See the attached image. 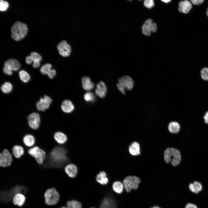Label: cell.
I'll use <instances>...</instances> for the list:
<instances>
[{"label":"cell","instance_id":"obj_23","mask_svg":"<svg viewBox=\"0 0 208 208\" xmlns=\"http://www.w3.org/2000/svg\"><path fill=\"white\" fill-rule=\"evenodd\" d=\"M168 128L170 133H176L179 131L180 126L178 122L176 121H172L169 124Z\"/></svg>","mask_w":208,"mask_h":208},{"label":"cell","instance_id":"obj_43","mask_svg":"<svg viewBox=\"0 0 208 208\" xmlns=\"http://www.w3.org/2000/svg\"><path fill=\"white\" fill-rule=\"evenodd\" d=\"M153 23V22L152 20L150 18L146 20L145 21L143 25L150 27Z\"/></svg>","mask_w":208,"mask_h":208},{"label":"cell","instance_id":"obj_13","mask_svg":"<svg viewBox=\"0 0 208 208\" xmlns=\"http://www.w3.org/2000/svg\"><path fill=\"white\" fill-rule=\"evenodd\" d=\"M107 91V88L105 83L102 81L99 82L95 89L96 94L99 97L103 98L105 96Z\"/></svg>","mask_w":208,"mask_h":208},{"label":"cell","instance_id":"obj_22","mask_svg":"<svg viewBox=\"0 0 208 208\" xmlns=\"http://www.w3.org/2000/svg\"><path fill=\"white\" fill-rule=\"evenodd\" d=\"M23 142L24 144L28 147L33 146L35 143L34 137L31 134H27L23 138Z\"/></svg>","mask_w":208,"mask_h":208},{"label":"cell","instance_id":"obj_24","mask_svg":"<svg viewBox=\"0 0 208 208\" xmlns=\"http://www.w3.org/2000/svg\"><path fill=\"white\" fill-rule=\"evenodd\" d=\"M189 187L190 191L196 194H198L202 189V186L201 183L197 181L194 182L193 183L190 184Z\"/></svg>","mask_w":208,"mask_h":208},{"label":"cell","instance_id":"obj_2","mask_svg":"<svg viewBox=\"0 0 208 208\" xmlns=\"http://www.w3.org/2000/svg\"><path fill=\"white\" fill-rule=\"evenodd\" d=\"M164 158L166 163L170 162L172 166H176L179 164L181 161L180 153L175 148H168L164 151Z\"/></svg>","mask_w":208,"mask_h":208},{"label":"cell","instance_id":"obj_31","mask_svg":"<svg viewBox=\"0 0 208 208\" xmlns=\"http://www.w3.org/2000/svg\"><path fill=\"white\" fill-rule=\"evenodd\" d=\"M52 66L49 63L43 65L41 67L40 71L41 73L43 75L47 74L48 73L51 69Z\"/></svg>","mask_w":208,"mask_h":208},{"label":"cell","instance_id":"obj_48","mask_svg":"<svg viewBox=\"0 0 208 208\" xmlns=\"http://www.w3.org/2000/svg\"><path fill=\"white\" fill-rule=\"evenodd\" d=\"M170 0H161V1L165 3H168L171 1Z\"/></svg>","mask_w":208,"mask_h":208},{"label":"cell","instance_id":"obj_16","mask_svg":"<svg viewBox=\"0 0 208 208\" xmlns=\"http://www.w3.org/2000/svg\"><path fill=\"white\" fill-rule=\"evenodd\" d=\"M61 108L64 112L68 113L73 111L74 106L71 101L68 100H65L62 102Z\"/></svg>","mask_w":208,"mask_h":208},{"label":"cell","instance_id":"obj_46","mask_svg":"<svg viewBox=\"0 0 208 208\" xmlns=\"http://www.w3.org/2000/svg\"><path fill=\"white\" fill-rule=\"evenodd\" d=\"M203 118L206 124H208V111L205 113Z\"/></svg>","mask_w":208,"mask_h":208},{"label":"cell","instance_id":"obj_30","mask_svg":"<svg viewBox=\"0 0 208 208\" xmlns=\"http://www.w3.org/2000/svg\"><path fill=\"white\" fill-rule=\"evenodd\" d=\"M12 86L9 82H5L1 87V89L2 91L5 93L10 92L12 89Z\"/></svg>","mask_w":208,"mask_h":208},{"label":"cell","instance_id":"obj_6","mask_svg":"<svg viewBox=\"0 0 208 208\" xmlns=\"http://www.w3.org/2000/svg\"><path fill=\"white\" fill-rule=\"evenodd\" d=\"M28 153L34 157L37 162L40 164L43 163L46 157L45 151L37 146L29 149L28 150Z\"/></svg>","mask_w":208,"mask_h":208},{"label":"cell","instance_id":"obj_28","mask_svg":"<svg viewBox=\"0 0 208 208\" xmlns=\"http://www.w3.org/2000/svg\"><path fill=\"white\" fill-rule=\"evenodd\" d=\"M20 78L22 81L25 83L28 82L30 80V77L29 75L24 70L20 71L19 73Z\"/></svg>","mask_w":208,"mask_h":208},{"label":"cell","instance_id":"obj_19","mask_svg":"<svg viewBox=\"0 0 208 208\" xmlns=\"http://www.w3.org/2000/svg\"><path fill=\"white\" fill-rule=\"evenodd\" d=\"M129 151L130 153L132 155H139L140 153V144L136 142H133L129 146Z\"/></svg>","mask_w":208,"mask_h":208},{"label":"cell","instance_id":"obj_18","mask_svg":"<svg viewBox=\"0 0 208 208\" xmlns=\"http://www.w3.org/2000/svg\"><path fill=\"white\" fill-rule=\"evenodd\" d=\"M82 86L85 90L89 91L93 88L94 84L91 80L90 78L88 76L83 77L81 79Z\"/></svg>","mask_w":208,"mask_h":208},{"label":"cell","instance_id":"obj_20","mask_svg":"<svg viewBox=\"0 0 208 208\" xmlns=\"http://www.w3.org/2000/svg\"><path fill=\"white\" fill-rule=\"evenodd\" d=\"M25 200V196L21 193L15 194L13 198V202L15 205L21 206L23 205Z\"/></svg>","mask_w":208,"mask_h":208},{"label":"cell","instance_id":"obj_32","mask_svg":"<svg viewBox=\"0 0 208 208\" xmlns=\"http://www.w3.org/2000/svg\"><path fill=\"white\" fill-rule=\"evenodd\" d=\"M84 99L86 102H93L95 100V96L92 92H88L84 94Z\"/></svg>","mask_w":208,"mask_h":208},{"label":"cell","instance_id":"obj_8","mask_svg":"<svg viewBox=\"0 0 208 208\" xmlns=\"http://www.w3.org/2000/svg\"><path fill=\"white\" fill-rule=\"evenodd\" d=\"M28 123L32 129H36L39 127L40 121V115L38 113L34 112L28 117Z\"/></svg>","mask_w":208,"mask_h":208},{"label":"cell","instance_id":"obj_11","mask_svg":"<svg viewBox=\"0 0 208 208\" xmlns=\"http://www.w3.org/2000/svg\"><path fill=\"white\" fill-rule=\"evenodd\" d=\"M118 82L122 84L125 89L128 90H131L133 87V80L129 76L125 75L120 77L118 79Z\"/></svg>","mask_w":208,"mask_h":208},{"label":"cell","instance_id":"obj_1","mask_svg":"<svg viewBox=\"0 0 208 208\" xmlns=\"http://www.w3.org/2000/svg\"><path fill=\"white\" fill-rule=\"evenodd\" d=\"M49 159L50 166L55 167L62 166L68 161L66 150L62 147H55L50 153Z\"/></svg>","mask_w":208,"mask_h":208},{"label":"cell","instance_id":"obj_37","mask_svg":"<svg viewBox=\"0 0 208 208\" xmlns=\"http://www.w3.org/2000/svg\"><path fill=\"white\" fill-rule=\"evenodd\" d=\"M144 6L148 8H151L154 5V1L153 0H145L144 2Z\"/></svg>","mask_w":208,"mask_h":208},{"label":"cell","instance_id":"obj_5","mask_svg":"<svg viewBox=\"0 0 208 208\" xmlns=\"http://www.w3.org/2000/svg\"><path fill=\"white\" fill-rule=\"evenodd\" d=\"M45 202L48 205L56 204L58 202L60 196L56 189L51 188L47 190L44 194Z\"/></svg>","mask_w":208,"mask_h":208},{"label":"cell","instance_id":"obj_21","mask_svg":"<svg viewBox=\"0 0 208 208\" xmlns=\"http://www.w3.org/2000/svg\"><path fill=\"white\" fill-rule=\"evenodd\" d=\"M54 138L55 141L60 144L65 143L67 140L66 135L60 131L57 132L54 134Z\"/></svg>","mask_w":208,"mask_h":208},{"label":"cell","instance_id":"obj_51","mask_svg":"<svg viewBox=\"0 0 208 208\" xmlns=\"http://www.w3.org/2000/svg\"><path fill=\"white\" fill-rule=\"evenodd\" d=\"M60 208H66L65 207H62Z\"/></svg>","mask_w":208,"mask_h":208},{"label":"cell","instance_id":"obj_15","mask_svg":"<svg viewBox=\"0 0 208 208\" xmlns=\"http://www.w3.org/2000/svg\"><path fill=\"white\" fill-rule=\"evenodd\" d=\"M100 208H116L115 201L111 197H106L102 201Z\"/></svg>","mask_w":208,"mask_h":208},{"label":"cell","instance_id":"obj_42","mask_svg":"<svg viewBox=\"0 0 208 208\" xmlns=\"http://www.w3.org/2000/svg\"><path fill=\"white\" fill-rule=\"evenodd\" d=\"M204 1L203 0H191V2L194 5H199L203 3Z\"/></svg>","mask_w":208,"mask_h":208},{"label":"cell","instance_id":"obj_27","mask_svg":"<svg viewBox=\"0 0 208 208\" xmlns=\"http://www.w3.org/2000/svg\"><path fill=\"white\" fill-rule=\"evenodd\" d=\"M112 187L115 192L120 194L122 192L124 186L123 183L121 182L116 181L113 183Z\"/></svg>","mask_w":208,"mask_h":208},{"label":"cell","instance_id":"obj_49","mask_svg":"<svg viewBox=\"0 0 208 208\" xmlns=\"http://www.w3.org/2000/svg\"><path fill=\"white\" fill-rule=\"evenodd\" d=\"M151 208H161L158 206H155Z\"/></svg>","mask_w":208,"mask_h":208},{"label":"cell","instance_id":"obj_41","mask_svg":"<svg viewBox=\"0 0 208 208\" xmlns=\"http://www.w3.org/2000/svg\"><path fill=\"white\" fill-rule=\"evenodd\" d=\"M56 74L55 70L53 69H51L47 74L49 77L50 79H52L54 77Z\"/></svg>","mask_w":208,"mask_h":208},{"label":"cell","instance_id":"obj_34","mask_svg":"<svg viewBox=\"0 0 208 208\" xmlns=\"http://www.w3.org/2000/svg\"><path fill=\"white\" fill-rule=\"evenodd\" d=\"M200 75L202 79L205 81H208V68H203L200 72Z\"/></svg>","mask_w":208,"mask_h":208},{"label":"cell","instance_id":"obj_39","mask_svg":"<svg viewBox=\"0 0 208 208\" xmlns=\"http://www.w3.org/2000/svg\"><path fill=\"white\" fill-rule=\"evenodd\" d=\"M3 71L5 74L8 75H11L12 74V70L10 68L5 66L3 68Z\"/></svg>","mask_w":208,"mask_h":208},{"label":"cell","instance_id":"obj_47","mask_svg":"<svg viewBox=\"0 0 208 208\" xmlns=\"http://www.w3.org/2000/svg\"><path fill=\"white\" fill-rule=\"evenodd\" d=\"M40 62H33V66L35 68H37L40 66Z\"/></svg>","mask_w":208,"mask_h":208},{"label":"cell","instance_id":"obj_45","mask_svg":"<svg viewBox=\"0 0 208 208\" xmlns=\"http://www.w3.org/2000/svg\"><path fill=\"white\" fill-rule=\"evenodd\" d=\"M33 61L30 56H27L26 58V62L28 64H31Z\"/></svg>","mask_w":208,"mask_h":208},{"label":"cell","instance_id":"obj_29","mask_svg":"<svg viewBox=\"0 0 208 208\" xmlns=\"http://www.w3.org/2000/svg\"><path fill=\"white\" fill-rule=\"evenodd\" d=\"M66 206L67 208H81L82 207L81 203L74 200L67 202Z\"/></svg>","mask_w":208,"mask_h":208},{"label":"cell","instance_id":"obj_3","mask_svg":"<svg viewBox=\"0 0 208 208\" xmlns=\"http://www.w3.org/2000/svg\"><path fill=\"white\" fill-rule=\"evenodd\" d=\"M27 30V27L25 24L19 21H17L14 23L12 27V37L16 41L19 40L25 36Z\"/></svg>","mask_w":208,"mask_h":208},{"label":"cell","instance_id":"obj_33","mask_svg":"<svg viewBox=\"0 0 208 208\" xmlns=\"http://www.w3.org/2000/svg\"><path fill=\"white\" fill-rule=\"evenodd\" d=\"M31 57L33 62H39L41 60V56L38 53L35 52H32L31 53Z\"/></svg>","mask_w":208,"mask_h":208},{"label":"cell","instance_id":"obj_7","mask_svg":"<svg viewBox=\"0 0 208 208\" xmlns=\"http://www.w3.org/2000/svg\"><path fill=\"white\" fill-rule=\"evenodd\" d=\"M12 161L11 154L7 149H4L0 154V165L2 167L10 166Z\"/></svg>","mask_w":208,"mask_h":208},{"label":"cell","instance_id":"obj_25","mask_svg":"<svg viewBox=\"0 0 208 208\" xmlns=\"http://www.w3.org/2000/svg\"><path fill=\"white\" fill-rule=\"evenodd\" d=\"M12 151L13 155L17 158H20L24 153L23 148L18 145H15L12 148Z\"/></svg>","mask_w":208,"mask_h":208},{"label":"cell","instance_id":"obj_14","mask_svg":"<svg viewBox=\"0 0 208 208\" xmlns=\"http://www.w3.org/2000/svg\"><path fill=\"white\" fill-rule=\"evenodd\" d=\"M5 66L11 69L12 71H17L21 67V64L16 59H12L7 60L5 63Z\"/></svg>","mask_w":208,"mask_h":208},{"label":"cell","instance_id":"obj_10","mask_svg":"<svg viewBox=\"0 0 208 208\" xmlns=\"http://www.w3.org/2000/svg\"><path fill=\"white\" fill-rule=\"evenodd\" d=\"M52 102V100L50 98L45 95L43 98H41L40 101L37 102V109L39 111H44L49 107Z\"/></svg>","mask_w":208,"mask_h":208},{"label":"cell","instance_id":"obj_26","mask_svg":"<svg viewBox=\"0 0 208 208\" xmlns=\"http://www.w3.org/2000/svg\"><path fill=\"white\" fill-rule=\"evenodd\" d=\"M96 180L98 183L102 185H106L108 182L106 173L104 171H101L97 175Z\"/></svg>","mask_w":208,"mask_h":208},{"label":"cell","instance_id":"obj_44","mask_svg":"<svg viewBox=\"0 0 208 208\" xmlns=\"http://www.w3.org/2000/svg\"><path fill=\"white\" fill-rule=\"evenodd\" d=\"M185 208H197V207L194 204L189 203L186 205Z\"/></svg>","mask_w":208,"mask_h":208},{"label":"cell","instance_id":"obj_12","mask_svg":"<svg viewBox=\"0 0 208 208\" xmlns=\"http://www.w3.org/2000/svg\"><path fill=\"white\" fill-rule=\"evenodd\" d=\"M179 6L178 10L179 11L184 14L188 13L192 7L191 3L188 0L181 1L179 3Z\"/></svg>","mask_w":208,"mask_h":208},{"label":"cell","instance_id":"obj_17","mask_svg":"<svg viewBox=\"0 0 208 208\" xmlns=\"http://www.w3.org/2000/svg\"><path fill=\"white\" fill-rule=\"evenodd\" d=\"M65 170L69 177L74 178L77 174V166L74 164H70L66 166Z\"/></svg>","mask_w":208,"mask_h":208},{"label":"cell","instance_id":"obj_52","mask_svg":"<svg viewBox=\"0 0 208 208\" xmlns=\"http://www.w3.org/2000/svg\"><path fill=\"white\" fill-rule=\"evenodd\" d=\"M93 208V207H92V208Z\"/></svg>","mask_w":208,"mask_h":208},{"label":"cell","instance_id":"obj_50","mask_svg":"<svg viewBox=\"0 0 208 208\" xmlns=\"http://www.w3.org/2000/svg\"><path fill=\"white\" fill-rule=\"evenodd\" d=\"M206 14L207 16L208 17V8L207 10Z\"/></svg>","mask_w":208,"mask_h":208},{"label":"cell","instance_id":"obj_40","mask_svg":"<svg viewBox=\"0 0 208 208\" xmlns=\"http://www.w3.org/2000/svg\"><path fill=\"white\" fill-rule=\"evenodd\" d=\"M150 28L151 31L154 33L156 32L157 29V26L156 23L153 22L150 27Z\"/></svg>","mask_w":208,"mask_h":208},{"label":"cell","instance_id":"obj_35","mask_svg":"<svg viewBox=\"0 0 208 208\" xmlns=\"http://www.w3.org/2000/svg\"><path fill=\"white\" fill-rule=\"evenodd\" d=\"M9 7L8 3L5 1L1 0L0 1V10L1 11L6 10Z\"/></svg>","mask_w":208,"mask_h":208},{"label":"cell","instance_id":"obj_36","mask_svg":"<svg viewBox=\"0 0 208 208\" xmlns=\"http://www.w3.org/2000/svg\"><path fill=\"white\" fill-rule=\"evenodd\" d=\"M142 28V32L144 35L147 36L150 35L151 31L149 27L143 25Z\"/></svg>","mask_w":208,"mask_h":208},{"label":"cell","instance_id":"obj_9","mask_svg":"<svg viewBox=\"0 0 208 208\" xmlns=\"http://www.w3.org/2000/svg\"><path fill=\"white\" fill-rule=\"evenodd\" d=\"M59 53L64 57L69 56L71 53V47L65 40L60 42L57 46Z\"/></svg>","mask_w":208,"mask_h":208},{"label":"cell","instance_id":"obj_4","mask_svg":"<svg viewBox=\"0 0 208 208\" xmlns=\"http://www.w3.org/2000/svg\"><path fill=\"white\" fill-rule=\"evenodd\" d=\"M140 182V179L138 177L134 176H128L124 179L123 184L126 191L129 192L132 189L136 190Z\"/></svg>","mask_w":208,"mask_h":208},{"label":"cell","instance_id":"obj_38","mask_svg":"<svg viewBox=\"0 0 208 208\" xmlns=\"http://www.w3.org/2000/svg\"><path fill=\"white\" fill-rule=\"evenodd\" d=\"M117 87L118 90L123 94L125 93V88L121 83H118L117 84Z\"/></svg>","mask_w":208,"mask_h":208}]
</instances>
